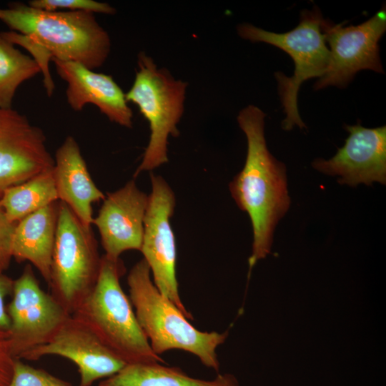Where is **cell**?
<instances>
[{
    "mask_svg": "<svg viewBox=\"0 0 386 386\" xmlns=\"http://www.w3.org/2000/svg\"><path fill=\"white\" fill-rule=\"evenodd\" d=\"M150 180L152 190L144 219L140 252L160 293L192 320V314L181 300L176 275L177 247L170 222L176 206L175 194L162 176L151 173Z\"/></svg>",
    "mask_w": 386,
    "mask_h": 386,
    "instance_id": "ba28073f",
    "label": "cell"
},
{
    "mask_svg": "<svg viewBox=\"0 0 386 386\" xmlns=\"http://www.w3.org/2000/svg\"><path fill=\"white\" fill-rule=\"evenodd\" d=\"M0 21L11 29L0 34L33 55L44 74L49 96L55 89L48 66L51 59L78 62L94 70L110 53L109 35L92 13L49 11L12 2L0 8Z\"/></svg>",
    "mask_w": 386,
    "mask_h": 386,
    "instance_id": "6da1fadb",
    "label": "cell"
},
{
    "mask_svg": "<svg viewBox=\"0 0 386 386\" xmlns=\"http://www.w3.org/2000/svg\"><path fill=\"white\" fill-rule=\"evenodd\" d=\"M41 72L38 63L0 34V108H12L19 86Z\"/></svg>",
    "mask_w": 386,
    "mask_h": 386,
    "instance_id": "ffe728a7",
    "label": "cell"
},
{
    "mask_svg": "<svg viewBox=\"0 0 386 386\" xmlns=\"http://www.w3.org/2000/svg\"><path fill=\"white\" fill-rule=\"evenodd\" d=\"M14 279L0 272V330L8 332L10 328V319L7 313L5 299L11 295Z\"/></svg>",
    "mask_w": 386,
    "mask_h": 386,
    "instance_id": "d4e9b609",
    "label": "cell"
},
{
    "mask_svg": "<svg viewBox=\"0 0 386 386\" xmlns=\"http://www.w3.org/2000/svg\"><path fill=\"white\" fill-rule=\"evenodd\" d=\"M43 130L18 111L0 108V196L54 167Z\"/></svg>",
    "mask_w": 386,
    "mask_h": 386,
    "instance_id": "8fae6325",
    "label": "cell"
},
{
    "mask_svg": "<svg viewBox=\"0 0 386 386\" xmlns=\"http://www.w3.org/2000/svg\"><path fill=\"white\" fill-rule=\"evenodd\" d=\"M187 86V82L159 68L147 54L139 53L135 78L125 98L136 104L148 121L150 137L134 177L168 162V139L179 134L177 124L184 112Z\"/></svg>",
    "mask_w": 386,
    "mask_h": 386,
    "instance_id": "8992f818",
    "label": "cell"
},
{
    "mask_svg": "<svg viewBox=\"0 0 386 386\" xmlns=\"http://www.w3.org/2000/svg\"><path fill=\"white\" fill-rule=\"evenodd\" d=\"M324 18L319 8L304 9L298 25L285 33H274L244 23L237 26L239 36L252 42H263L274 46L289 54L294 61L292 76L282 72L274 73L278 92L286 115L282 122L284 130H291L295 125L305 128L297 107L300 85L306 80L320 78L330 63V50L322 31Z\"/></svg>",
    "mask_w": 386,
    "mask_h": 386,
    "instance_id": "5b68a950",
    "label": "cell"
},
{
    "mask_svg": "<svg viewBox=\"0 0 386 386\" xmlns=\"http://www.w3.org/2000/svg\"><path fill=\"white\" fill-rule=\"evenodd\" d=\"M58 214L59 202H55L27 215L16 223L12 238V259L30 262L48 284Z\"/></svg>",
    "mask_w": 386,
    "mask_h": 386,
    "instance_id": "e0dca14e",
    "label": "cell"
},
{
    "mask_svg": "<svg viewBox=\"0 0 386 386\" xmlns=\"http://www.w3.org/2000/svg\"><path fill=\"white\" fill-rule=\"evenodd\" d=\"M99 386H240L234 375L219 374L205 380L189 376L177 367L159 362L126 365L115 375L102 381Z\"/></svg>",
    "mask_w": 386,
    "mask_h": 386,
    "instance_id": "ac0fdd59",
    "label": "cell"
},
{
    "mask_svg": "<svg viewBox=\"0 0 386 386\" xmlns=\"http://www.w3.org/2000/svg\"><path fill=\"white\" fill-rule=\"evenodd\" d=\"M16 357L12 355L8 332L0 330V386H8L13 375Z\"/></svg>",
    "mask_w": 386,
    "mask_h": 386,
    "instance_id": "cb8c5ba5",
    "label": "cell"
},
{
    "mask_svg": "<svg viewBox=\"0 0 386 386\" xmlns=\"http://www.w3.org/2000/svg\"><path fill=\"white\" fill-rule=\"evenodd\" d=\"M101 262L91 227L84 226L69 206L59 201L48 285L51 295L70 315L95 287Z\"/></svg>",
    "mask_w": 386,
    "mask_h": 386,
    "instance_id": "52a82bcc",
    "label": "cell"
},
{
    "mask_svg": "<svg viewBox=\"0 0 386 386\" xmlns=\"http://www.w3.org/2000/svg\"><path fill=\"white\" fill-rule=\"evenodd\" d=\"M322 31L330 56L326 71L314 85L315 90L329 86L345 88L361 70L384 73L379 41L386 31L385 6L357 26H344L342 24H335L324 19Z\"/></svg>",
    "mask_w": 386,
    "mask_h": 386,
    "instance_id": "9c48e42d",
    "label": "cell"
},
{
    "mask_svg": "<svg viewBox=\"0 0 386 386\" xmlns=\"http://www.w3.org/2000/svg\"><path fill=\"white\" fill-rule=\"evenodd\" d=\"M52 60L56 73L66 83V98L71 109L80 112L87 104H92L111 122L132 128V111L112 76L95 72L78 62Z\"/></svg>",
    "mask_w": 386,
    "mask_h": 386,
    "instance_id": "9a60e30c",
    "label": "cell"
},
{
    "mask_svg": "<svg viewBox=\"0 0 386 386\" xmlns=\"http://www.w3.org/2000/svg\"><path fill=\"white\" fill-rule=\"evenodd\" d=\"M8 386H74L41 369L34 368L16 358Z\"/></svg>",
    "mask_w": 386,
    "mask_h": 386,
    "instance_id": "44dd1931",
    "label": "cell"
},
{
    "mask_svg": "<svg viewBox=\"0 0 386 386\" xmlns=\"http://www.w3.org/2000/svg\"><path fill=\"white\" fill-rule=\"evenodd\" d=\"M265 116L254 105L239 112L237 122L247 137V152L244 167L229 184L232 198L248 214L252 224L249 270L270 252L275 227L290 205L285 165L267 147Z\"/></svg>",
    "mask_w": 386,
    "mask_h": 386,
    "instance_id": "7a4b0ae2",
    "label": "cell"
},
{
    "mask_svg": "<svg viewBox=\"0 0 386 386\" xmlns=\"http://www.w3.org/2000/svg\"><path fill=\"white\" fill-rule=\"evenodd\" d=\"M28 5L30 6L49 11H85L92 14L101 13L112 15L116 9L107 3L93 0H31Z\"/></svg>",
    "mask_w": 386,
    "mask_h": 386,
    "instance_id": "7402d4cb",
    "label": "cell"
},
{
    "mask_svg": "<svg viewBox=\"0 0 386 386\" xmlns=\"http://www.w3.org/2000/svg\"><path fill=\"white\" fill-rule=\"evenodd\" d=\"M16 223L11 222L0 205V272L4 273L12 259L11 244Z\"/></svg>",
    "mask_w": 386,
    "mask_h": 386,
    "instance_id": "603a6c76",
    "label": "cell"
},
{
    "mask_svg": "<svg viewBox=\"0 0 386 386\" xmlns=\"http://www.w3.org/2000/svg\"><path fill=\"white\" fill-rule=\"evenodd\" d=\"M53 174L59 199L65 203L87 227L93 223V202L104 199L88 171L79 146L68 136L57 149Z\"/></svg>",
    "mask_w": 386,
    "mask_h": 386,
    "instance_id": "2e32d148",
    "label": "cell"
},
{
    "mask_svg": "<svg viewBox=\"0 0 386 386\" xmlns=\"http://www.w3.org/2000/svg\"><path fill=\"white\" fill-rule=\"evenodd\" d=\"M127 284L138 322L157 355L182 350L197 356L204 366L216 372L219 370L216 350L225 342L228 331L219 333L195 328L156 287L144 259L131 269Z\"/></svg>",
    "mask_w": 386,
    "mask_h": 386,
    "instance_id": "277c9868",
    "label": "cell"
},
{
    "mask_svg": "<svg viewBox=\"0 0 386 386\" xmlns=\"http://www.w3.org/2000/svg\"><path fill=\"white\" fill-rule=\"evenodd\" d=\"M149 194L130 180L108 193L93 223L99 230L107 256L117 259L127 250L140 251Z\"/></svg>",
    "mask_w": 386,
    "mask_h": 386,
    "instance_id": "5bb4252c",
    "label": "cell"
},
{
    "mask_svg": "<svg viewBox=\"0 0 386 386\" xmlns=\"http://www.w3.org/2000/svg\"><path fill=\"white\" fill-rule=\"evenodd\" d=\"M58 199L52 167L6 189L0 196V205L8 219L17 223Z\"/></svg>",
    "mask_w": 386,
    "mask_h": 386,
    "instance_id": "d6986e66",
    "label": "cell"
},
{
    "mask_svg": "<svg viewBox=\"0 0 386 386\" xmlns=\"http://www.w3.org/2000/svg\"><path fill=\"white\" fill-rule=\"evenodd\" d=\"M125 267L119 258L102 256L99 274L91 292L74 317L82 322L114 355L127 365L165 361L152 349L120 278Z\"/></svg>",
    "mask_w": 386,
    "mask_h": 386,
    "instance_id": "3957f363",
    "label": "cell"
},
{
    "mask_svg": "<svg viewBox=\"0 0 386 386\" xmlns=\"http://www.w3.org/2000/svg\"><path fill=\"white\" fill-rule=\"evenodd\" d=\"M11 296L6 306L10 319L8 338L12 355L20 359L48 342L71 315L41 288L30 264L14 279Z\"/></svg>",
    "mask_w": 386,
    "mask_h": 386,
    "instance_id": "30bf717a",
    "label": "cell"
},
{
    "mask_svg": "<svg viewBox=\"0 0 386 386\" xmlns=\"http://www.w3.org/2000/svg\"><path fill=\"white\" fill-rule=\"evenodd\" d=\"M349 135L343 147L330 159H315L312 165L320 172L339 176L338 182L350 187L363 183H386V127L366 128L344 125Z\"/></svg>",
    "mask_w": 386,
    "mask_h": 386,
    "instance_id": "7c38bea8",
    "label": "cell"
},
{
    "mask_svg": "<svg viewBox=\"0 0 386 386\" xmlns=\"http://www.w3.org/2000/svg\"><path fill=\"white\" fill-rule=\"evenodd\" d=\"M46 355H58L72 361L80 374L79 386H91L97 380L115 375L127 365L88 327L71 315L48 342L28 351L20 359L38 360Z\"/></svg>",
    "mask_w": 386,
    "mask_h": 386,
    "instance_id": "4fadbf2b",
    "label": "cell"
}]
</instances>
